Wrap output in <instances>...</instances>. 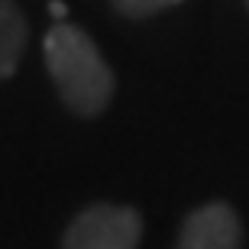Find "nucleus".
I'll use <instances>...</instances> for the list:
<instances>
[{"label": "nucleus", "mask_w": 249, "mask_h": 249, "mask_svg": "<svg viewBox=\"0 0 249 249\" xmlns=\"http://www.w3.org/2000/svg\"><path fill=\"white\" fill-rule=\"evenodd\" d=\"M46 68L62 101L81 117H97L113 97V71L97 52L94 39L71 23H58L42 42Z\"/></svg>", "instance_id": "1"}, {"label": "nucleus", "mask_w": 249, "mask_h": 249, "mask_svg": "<svg viewBox=\"0 0 249 249\" xmlns=\"http://www.w3.org/2000/svg\"><path fill=\"white\" fill-rule=\"evenodd\" d=\"M139 236H142V217L133 207L94 204L71 220L62 249H136Z\"/></svg>", "instance_id": "2"}, {"label": "nucleus", "mask_w": 249, "mask_h": 249, "mask_svg": "<svg viewBox=\"0 0 249 249\" xmlns=\"http://www.w3.org/2000/svg\"><path fill=\"white\" fill-rule=\"evenodd\" d=\"M243 227L230 204H204L181 227L178 249H240Z\"/></svg>", "instance_id": "3"}, {"label": "nucleus", "mask_w": 249, "mask_h": 249, "mask_svg": "<svg viewBox=\"0 0 249 249\" xmlns=\"http://www.w3.org/2000/svg\"><path fill=\"white\" fill-rule=\"evenodd\" d=\"M26 49V17L13 0H0V81L17 71Z\"/></svg>", "instance_id": "4"}, {"label": "nucleus", "mask_w": 249, "mask_h": 249, "mask_svg": "<svg viewBox=\"0 0 249 249\" xmlns=\"http://www.w3.org/2000/svg\"><path fill=\"white\" fill-rule=\"evenodd\" d=\"M172 3H178V0H113V7L126 17H149V13H159Z\"/></svg>", "instance_id": "5"}, {"label": "nucleus", "mask_w": 249, "mask_h": 249, "mask_svg": "<svg viewBox=\"0 0 249 249\" xmlns=\"http://www.w3.org/2000/svg\"><path fill=\"white\" fill-rule=\"evenodd\" d=\"M52 13H55V17L62 19V17H65V3H52Z\"/></svg>", "instance_id": "6"}]
</instances>
